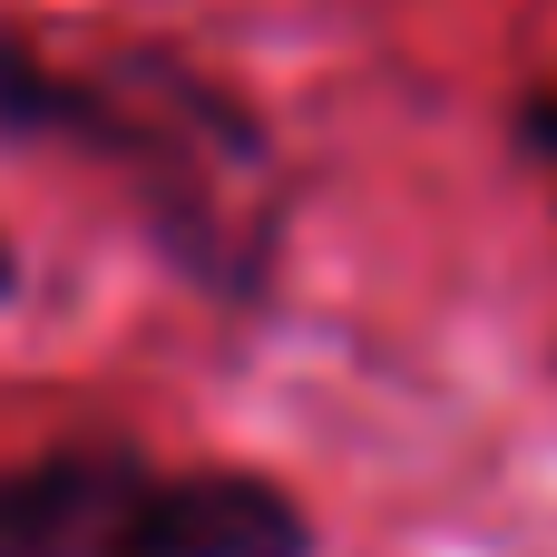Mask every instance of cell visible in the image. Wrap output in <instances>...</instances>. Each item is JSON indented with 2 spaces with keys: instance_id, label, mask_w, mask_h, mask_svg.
Returning <instances> with one entry per match:
<instances>
[{
  "instance_id": "cell-1",
  "label": "cell",
  "mask_w": 557,
  "mask_h": 557,
  "mask_svg": "<svg viewBox=\"0 0 557 557\" xmlns=\"http://www.w3.org/2000/svg\"><path fill=\"white\" fill-rule=\"evenodd\" d=\"M0 147H69V157L127 166L147 186L157 255L186 264L206 294H255L274 264V235H284V206L264 196L274 147L255 108L176 49L59 59L0 29Z\"/></svg>"
},
{
  "instance_id": "cell-2",
  "label": "cell",
  "mask_w": 557,
  "mask_h": 557,
  "mask_svg": "<svg viewBox=\"0 0 557 557\" xmlns=\"http://www.w3.org/2000/svg\"><path fill=\"white\" fill-rule=\"evenodd\" d=\"M98 557H313V519L264 470H157Z\"/></svg>"
},
{
  "instance_id": "cell-3",
  "label": "cell",
  "mask_w": 557,
  "mask_h": 557,
  "mask_svg": "<svg viewBox=\"0 0 557 557\" xmlns=\"http://www.w3.org/2000/svg\"><path fill=\"white\" fill-rule=\"evenodd\" d=\"M147 480H157V460L117 431L0 460V557H98V539L117 529V509Z\"/></svg>"
},
{
  "instance_id": "cell-4",
  "label": "cell",
  "mask_w": 557,
  "mask_h": 557,
  "mask_svg": "<svg viewBox=\"0 0 557 557\" xmlns=\"http://www.w3.org/2000/svg\"><path fill=\"white\" fill-rule=\"evenodd\" d=\"M10 294H20V245L0 235V304H10Z\"/></svg>"
}]
</instances>
